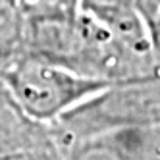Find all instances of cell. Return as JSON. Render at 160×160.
I'll list each match as a JSON object with an SVG mask.
<instances>
[{"label":"cell","instance_id":"obj_1","mask_svg":"<svg viewBox=\"0 0 160 160\" xmlns=\"http://www.w3.org/2000/svg\"><path fill=\"white\" fill-rule=\"evenodd\" d=\"M48 125L60 148L77 139L112 129L160 125V73L112 83Z\"/></svg>","mask_w":160,"mask_h":160},{"label":"cell","instance_id":"obj_2","mask_svg":"<svg viewBox=\"0 0 160 160\" xmlns=\"http://www.w3.org/2000/svg\"><path fill=\"white\" fill-rule=\"evenodd\" d=\"M31 118L52 123L110 83L85 77L68 68L31 56H21L0 77Z\"/></svg>","mask_w":160,"mask_h":160},{"label":"cell","instance_id":"obj_3","mask_svg":"<svg viewBox=\"0 0 160 160\" xmlns=\"http://www.w3.org/2000/svg\"><path fill=\"white\" fill-rule=\"evenodd\" d=\"M64 160H160V125L122 128L62 147Z\"/></svg>","mask_w":160,"mask_h":160},{"label":"cell","instance_id":"obj_4","mask_svg":"<svg viewBox=\"0 0 160 160\" xmlns=\"http://www.w3.org/2000/svg\"><path fill=\"white\" fill-rule=\"evenodd\" d=\"M60 147L48 123L31 118L0 79V160Z\"/></svg>","mask_w":160,"mask_h":160},{"label":"cell","instance_id":"obj_5","mask_svg":"<svg viewBox=\"0 0 160 160\" xmlns=\"http://www.w3.org/2000/svg\"><path fill=\"white\" fill-rule=\"evenodd\" d=\"M77 2L83 14L106 25L135 47L152 52L135 0H77Z\"/></svg>","mask_w":160,"mask_h":160},{"label":"cell","instance_id":"obj_6","mask_svg":"<svg viewBox=\"0 0 160 160\" xmlns=\"http://www.w3.org/2000/svg\"><path fill=\"white\" fill-rule=\"evenodd\" d=\"M25 14L21 0H0V77L25 52Z\"/></svg>","mask_w":160,"mask_h":160},{"label":"cell","instance_id":"obj_7","mask_svg":"<svg viewBox=\"0 0 160 160\" xmlns=\"http://www.w3.org/2000/svg\"><path fill=\"white\" fill-rule=\"evenodd\" d=\"M135 4L145 25L154 60L160 68V0H135Z\"/></svg>","mask_w":160,"mask_h":160},{"label":"cell","instance_id":"obj_8","mask_svg":"<svg viewBox=\"0 0 160 160\" xmlns=\"http://www.w3.org/2000/svg\"><path fill=\"white\" fill-rule=\"evenodd\" d=\"M6 160H64L62 156V148L56 147L50 151H42L35 154H23V156H16V158H6Z\"/></svg>","mask_w":160,"mask_h":160},{"label":"cell","instance_id":"obj_9","mask_svg":"<svg viewBox=\"0 0 160 160\" xmlns=\"http://www.w3.org/2000/svg\"><path fill=\"white\" fill-rule=\"evenodd\" d=\"M23 2H29V0H23Z\"/></svg>","mask_w":160,"mask_h":160}]
</instances>
